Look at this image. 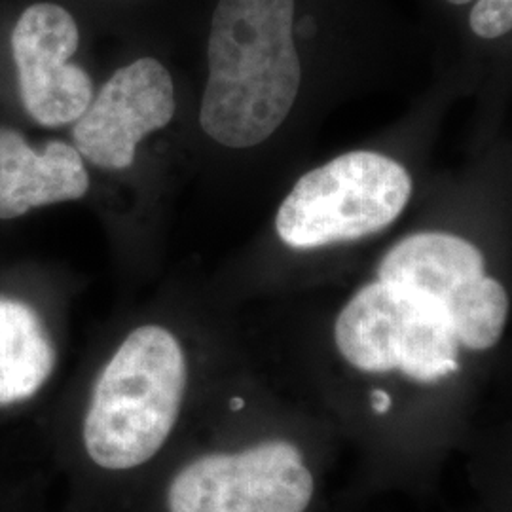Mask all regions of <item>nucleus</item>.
I'll return each mask as SVG.
<instances>
[{
    "label": "nucleus",
    "instance_id": "f8f14e48",
    "mask_svg": "<svg viewBox=\"0 0 512 512\" xmlns=\"http://www.w3.org/2000/svg\"><path fill=\"white\" fill-rule=\"evenodd\" d=\"M372 408H374V412H378V414L389 412V408H391V397H389L385 391H382V389L372 391Z\"/></svg>",
    "mask_w": 512,
    "mask_h": 512
},
{
    "label": "nucleus",
    "instance_id": "0eeeda50",
    "mask_svg": "<svg viewBox=\"0 0 512 512\" xmlns=\"http://www.w3.org/2000/svg\"><path fill=\"white\" fill-rule=\"evenodd\" d=\"M78 44L76 19L59 4L38 2L19 16L12 33L19 92L40 126L71 124L92 103L90 74L69 63Z\"/></svg>",
    "mask_w": 512,
    "mask_h": 512
},
{
    "label": "nucleus",
    "instance_id": "4468645a",
    "mask_svg": "<svg viewBox=\"0 0 512 512\" xmlns=\"http://www.w3.org/2000/svg\"><path fill=\"white\" fill-rule=\"evenodd\" d=\"M448 2H452V4H458V6H461V4H467V2H471V0H448Z\"/></svg>",
    "mask_w": 512,
    "mask_h": 512
},
{
    "label": "nucleus",
    "instance_id": "9b49d317",
    "mask_svg": "<svg viewBox=\"0 0 512 512\" xmlns=\"http://www.w3.org/2000/svg\"><path fill=\"white\" fill-rule=\"evenodd\" d=\"M469 23L476 37H505L512 29V0H476Z\"/></svg>",
    "mask_w": 512,
    "mask_h": 512
},
{
    "label": "nucleus",
    "instance_id": "9d476101",
    "mask_svg": "<svg viewBox=\"0 0 512 512\" xmlns=\"http://www.w3.org/2000/svg\"><path fill=\"white\" fill-rule=\"evenodd\" d=\"M55 346L37 310L0 296V406L35 397L54 372Z\"/></svg>",
    "mask_w": 512,
    "mask_h": 512
},
{
    "label": "nucleus",
    "instance_id": "423d86ee",
    "mask_svg": "<svg viewBox=\"0 0 512 512\" xmlns=\"http://www.w3.org/2000/svg\"><path fill=\"white\" fill-rule=\"evenodd\" d=\"M313 476L287 440H266L238 454H209L169 484V512H304Z\"/></svg>",
    "mask_w": 512,
    "mask_h": 512
},
{
    "label": "nucleus",
    "instance_id": "f03ea898",
    "mask_svg": "<svg viewBox=\"0 0 512 512\" xmlns=\"http://www.w3.org/2000/svg\"><path fill=\"white\" fill-rule=\"evenodd\" d=\"M186 359L179 340L158 325L129 334L93 387L84 446L103 469L126 471L154 458L179 420Z\"/></svg>",
    "mask_w": 512,
    "mask_h": 512
},
{
    "label": "nucleus",
    "instance_id": "20e7f679",
    "mask_svg": "<svg viewBox=\"0 0 512 512\" xmlns=\"http://www.w3.org/2000/svg\"><path fill=\"white\" fill-rule=\"evenodd\" d=\"M336 346L363 372L401 370L433 384L458 372L459 344L439 302L403 285L374 281L355 294L336 321Z\"/></svg>",
    "mask_w": 512,
    "mask_h": 512
},
{
    "label": "nucleus",
    "instance_id": "f257e3e1",
    "mask_svg": "<svg viewBox=\"0 0 512 512\" xmlns=\"http://www.w3.org/2000/svg\"><path fill=\"white\" fill-rule=\"evenodd\" d=\"M293 23L294 0H219L200 109L219 145H262L287 120L302 84Z\"/></svg>",
    "mask_w": 512,
    "mask_h": 512
},
{
    "label": "nucleus",
    "instance_id": "6e6552de",
    "mask_svg": "<svg viewBox=\"0 0 512 512\" xmlns=\"http://www.w3.org/2000/svg\"><path fill=\"white\" fill-rule=\"evenodd\" d=\"M175 114L173 78L152 57L112 74L76 118L73 139L82 158L103 169H126L148 133L165 128Z\"/></svg>",
    "mask_w": 512,
    "mask_h": 512
},
{
    "label": "nucleus",
    "instance_id": "7ed1b4c3",
    "mask_svg": "<svg viewBox=\"0 0 512 512\" xmlns=\"http://www.w3.org/2000/svg\"><path fill=\"white\" fill-rule=\"evenodd\" d=\"M412 179L397 160L348 152L300 177L281 203L275 230L294 249H315L382 232L403 213Z\"/></svg>",
    "mask_w": 512,
    "mask_h": 512
},
{
    "label": "nucleus",
    "instance_id": "1a4fd4ad",
    "mask_svg": "<svg viewBox=\"0 0 512 512\" xmlns=\"http://www.w3.org/2000/svg\"><path fill=\"white\" fill-rule=\"evenodd\" d=\"M90 190V175L76 148L52 141L35 152L23 135L0 128V220L27 211L80 200Z\"/></svg>",
    "mask_w": 512,
    "mask_h": 512
},
{
    "label": "nucleus",
    "instance_id": "ddd939ff",
    "mask_svg": "<svg viewBox=\"0 0 512 512\" xmlns=\"http://www.w3.org/2000/svg\"><path fill=\"white\" fill-rule=\"evenodd\" d=\"M243 404H245V401H243V399H239V397H236V399H232V401H230V408H232L234 412H239V410L243 408Z\"/></svg>",
    "mask_w": 512,
    "mask_h": 512
},
{
    "label": "nucleus",
    "instance_id": "39448f33",
    "mask_svg": "<svg viewBox=\"0 0 512 512\" xmlns=\"http://www.w3.org/2000/svg\"><path fill=\"white\" fill-rule=\"evenodd\" d=\"M378 277L435 298L467 349L494 348L507 325V291L486 274L484 255L467 239L440 232L408 236L385 255Z\"/></svg>",
    "mask_w": 512,
    "mask_h": 512
}]
</instances>
